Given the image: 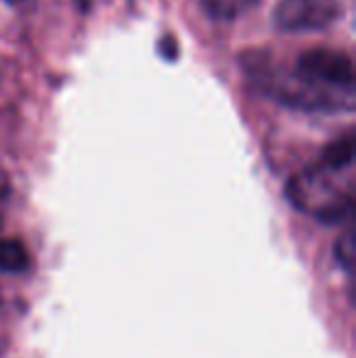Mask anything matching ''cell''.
<instances>
[{
	"label": "cell",
	"instance_id": "4",
	"mask_svg": "<svg viewBox=\"0 0 356 358\" xmlns=\"http://www.w3.org/2000/svg\"><path fill=\"white\" fill-rule=\"evenodd\" d=\"M354 161V137L344 134L337 142L327 144L322 151V169L327 171H342L347 166H352Z\"/></svg>",
	"mask_w": 356,
	"mask_h": 358
},
{
	"label": "cell",
	"instance_id": "6",
	"mask_svg": "<svg viewBox=\"0 0 356 358\" xmlns=\"http://www.w3.org/2000/svg\"><path fill=\"white\" fill-rule=\"evenodd\" d=\"M203 5L215 20H232L242 13L244 5H249V0H203Z\"/></svg>",
	"mask_w": 356,
	"mask_h": 358
},
{
	"label": "cell",
	"instance_id": "2",
	"mask_svg": "<svg viewBox=\"0 0 356 358\" xmlns=\"http://www.w3.org/2000/svg\"><path fill=\"white\" fill-rule=\"evenodd\" d=\"M295 76L322 88L354 90V66L347 54L332 49H310L295 62Z\"/></svg>",
	"mask_w": 356,
	"mask_h": 358
},
{
	"label": "cell",
	"instance_id": "8",
	"mask_svg": "<svg viewBox=\"0 0 356 358\" xmlns=\"http://www.w3.org/2000/svg\"><path fill=\"white\" fill-rule=\"evenodd\" d=\"M8 3H13V5H27L29 0H8Z\"/></svg>",
	"mask_w": 356,
	"mask_h": 358
},
{
	"label": "cell",
	"instance_id": "3",
	"mask_svg": "<svg viewBox=\"0 0 356 358\" xmlns=\"http://www.w3.org/2000/svg\"><path fill=\"white\" fill-rule=\"evenodd\" d=\"M339 15V0H280L273 10V22L283 32H313L329 27Z\"/></svg>",
	"mask_w": 356,
	"mask_h": 358
},
{
	"label": "cell",
	"instance_id": "7",
	"mask_svg": "<svg viewBox=\"0 0 356 358\" xmlns=\"http://www.w3.org/2000/svg\"><path fill=\"white\" fill-rule=\"evenodd\" d=\"M354 231L352 229H347L342 234V239L334 244V259H337V264L342 266L347 273H352V268H354Z\"/></svg>",
	"mask_w": 356,
	"mask_h": 358
},
{
	"label": "cell",
	"instance_id": "9",
	"mask_svg": "<svg viewBox=\"0 0 356 358\" xmlns=\"http://www.w3.org/2000/svg\"><path fill=\"white\" fill-rule=\"evenodd\" d=\"M0 200H3V193H0ZM0 227H3V213H0Z\"/></svg>",
	"mask_w": 356,
	"mask_h": 358
},
{
	"label": "cell",
	"instance_id": "1",
	"mask_svg": "<svg viewBox=\"0 0 356 358\" xmlns=\"http://www.w3.org/2000/svg\"><path fill=\"white\" fill-rule=\"evenodd\" d=\"M285 195L295 205V210L313 215L325 224H339L342 220L352 217V195L332 183L327 169H308L295 173L285 185Z\"/></svg>",
	"mask_w": 356,
	"mask_h": 358
},
{
	"label": "cell",
	"instance_id": "5",
	"mask_svg": "<svg viewBox=\"0 0 356 358\" xmlns=\"http://www.w3.org/2000/svg\"><path fill=\"white\" fill-rule=\"evenodd\" d=\"M29 266L27 246L20 239H0V271L5 273H22Z\"/></svg>",
	"mask_w": 356,
	"mask_h": 358
}]
</instances>
